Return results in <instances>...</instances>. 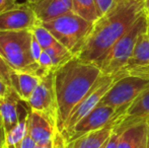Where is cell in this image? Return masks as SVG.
Listing matches in <instances>:
<instances>
[{"mask_svg":"<svg viewBox=\"0 0 149 148\" xmlns=\"http://www.w3.org/2000/svg\"><path fill=\"white\" fill-rule=\"evenodd\" d=\"M8 88H9V85H7V83L5 81H3L0 78V99H2L6 94Z\"/></svg>","mask_w":149,"mask_h":148,"instance_id":"obj_28","label":"cell"},{"mask_svg":"<svg viewBox=\"0 0 149 148\" xmlns=\"http://www.w3.org/2000/svg\"><path fill=\"white\" fill-rule=\"evenodd\" d=\"M148 15H149V14H148Z\"/></svg>","mask_w":149,"mask_h":148,"instance_id":"obj_36","label":"cell"},{"mask_svg":"<svg viewBox=\"0 0 149 148\" xmlns=\"http://www.w3.org/2000/svg\"><path fill=\"white\" fill-rule=\"evenodd\" d=\"M145 11L143 0H114L112 7L93 22L76 57L95 64Z\"/></svg>","mask_w":149,"mask_h":148,"instance_id":"obj_1","label":"cell"},{"mask_svg":"<svg viewBox=\"0 0 149 148\" xmlns=\"http://www.w3.org/2000/svg\"><path fill=\"white\" fill-rule=\"evenodd\" d=\"M43 52H44V49L39 44V42H38L33 36V42H31V53H33V59L36 60L37 63H38V61H39L40 57H41V55H42Z\"/></svg>","mask_w":149,"mask_h":148,"instance_id":"obj_25","label":"cell"},{"mask_svg":"<svg viewBox=\"0 0 149 148\" xmlns=\"http://www.w3.org/2000/svg\"><path fill=\"white\" fill-rule=\"evenodd\" d=\"M40 22L35 10L28 3H18L0 13V31H31Z\"/></svg>","mask_w":149,"mask_h":148,"instance_id":"obj_10","label":"cell"},{"mask_svg":"<svg viewBox=\"0 0 149 148\" xmlns=\"http://www.w3.org/2000/svg\"><path fill=\"white\" fill-rule=\"evenodd\" d=\"M28 115L29 109H26L22 112L17 124L9 132L5 133L3 148H15L28 135Z\"/></svg>","mask_w":149,"mask_h":148,"instance_id":"obj_19","label":"cell"},{"mask_svg":"<svg viewBox=\"0 0 149 148\" xmlns=\"http://www.w3.org/2000/svg\"><path fill=\"white\" fill-rule=\"evenodd\" d=\"M122 77H125V75L122 72H118L116 74L100 75V78L96 80L94 85L91 87V89L87 92V94L79 101L78 105L71 112L70 116L68 117L62 131H61L63 136L66 137L71 132V130L74 128L75 125L102 101L106 93L111 89V87Z\"/></svg>","mask_w":149,"mask_h":148,"instance_id":"obj_6","label":"cell"},{"mask_svg":"<svg viewBox=\"0 0 149 148\" xmlns=\"http://www.w3.org/2000/svg\"><path fill=\"white\" fill-rule=\"evenodd\" d=\"M143 1H144V0H143Z\"/></svg>","mask_w":149,"mask_h":148,"instance_id":"obj_37","label":"cell"},{"mask_svg":"<svg viewBox=\"0 0 149 148\" xmlns=\"http://www.w3.org/2000/svg\"><path fill=\"white\" fill-rule=\"evenodd\" d=\"M148 24L149 15L145 11L140 15L130 30L96 61L95 65L100 67L102 74H116L127 65L132 57L138 38Z\"/></svg>","mask_w":149,"mask_h":148,"instance_id":"obj_4","label":"cell"},{"mask_svg":"<svg viewBox=\"0 0 149 148\" xmlns=\"http://www.w3.org/2000/svg\"><path fill=\"white\" fill-rule=\"evenodd\" d=\"M120 72L125 76L149 78V24L140 34L132 57Z\"/></svg>","mask_w":149,"mask_h":148,"instance_id":"obj_11","label":"cell"},{"mask_svg":"<svg viewBox=\"0 0 149 148\" xmlns=\"http://www.w3.org/2000/svg\"><path fill=\"white\" fill-rule=\"evenodd\" d=\"M31 33H33V38L39 42V44L42 46V48L44 50L48 49V48L52 47V46H54L55 44L58 43L57 40L51 34V32L48 28H46L42 24V22H40L38 26H36L31 30Z\"/></svg>","mask_w":149,"mask_h":148,"instance_id":"obj_22","label":"cell"},{"mask_svg":"<svg viewBox=\"0 0 149 148\" xmlns=\"http://www.w3.org/2000/svg\"><path fill=\"white\" fill-rule=\"evenodd\" d=\"M33 9L40 22H46L73 11V3L72 0H46Z\"/></svg>","mask_w":149,"mask_h":148,"instance_id":"obj_18","label":"cell"},{"mask_svg":"<svg viewBox=\"0 0 149 148\" xmlns=\"http://www.w3.org/2000/svg\"><path fill=\"white\" fill-rule=\"evenodd\" d=\"M117 148H147V124L142 122L120 134Z\"/></svg>","mask_w":149,"mask_h":148,"instance_id":"obj_17","label":"cell"},{"mask_svg":"<svg viewBox=\"0 0 149 148\" xmlns=\"http://www.w3.org/2000/svg\"><path fill=\"white\" fill-rule=\"evenodd\" d=\"M129 106H124L120 109H115L110 105L100 101L93 110H91L84 118H82L71 132L65 137L66 142L75 140L84 134L100 130L115 122H122Z\"/></svg>","mask_w":149,"mask_h":148,"instance_id":"obj_7","label":"cell"},{"mask_svg":"<svg viewBox=\"0 0 149 148\" xmlns=\"http://www.w3.org/2000/svg\"><path fill=\"white\" fill-rule=\"evenodd\" d=\"M41 76L33 72H24L12 70L10 74V86L14 89L19 99L26 103L39 85Z\"/></svg>","mask_w":149,"mask_h":148,"instance_id":"obj_15","label":"cell"},{"mask_svg":"<svg viewBox=\"0 0 149 148\" xmlns=\"http://www.w3.org/2000/svg\"><path fill=\"white\" fill-rule=\"evenodd\" d=\"M46 0H26V3L29 4V5H31L33 8L37 7L38 5H40V4L44 3Z\"/></svg>","mask_w":149,"mask_h":148,"instance_id":"obj_29","label":"cell"},{"mask_svg":"<svg viewBox=\"0 0 149 148\" xmlns=\"http://www.w3.org/2000/svg\"><path fill=\"white\" fill-rule=\"evenodd\" d=\"M147 91H149V78L125 76L115 82L102 99V103L120 109L124 106H130Z\"/></svg>","mask_w":149,"mask_h":148,"instance_id":"obj_8","label":"cell"},{"mask_svg":"<svg viewBox=\"0 0 149 148\" xmlns=\"http://www.w3.org/2000/svg\"><path fill=\"white\" fill-rule=\"evenodd\" d=\"M22 101L11 86H9L6 94L0 99V117L4 133L9 132L19 121L24 109L20 106Z\"/></svg>","mask_w":149,"mask_h":148,"instance_id":"obj_13","label":"cell"},{"mask_svg":"<svg viewBox=\"0 0 149 148\" xmlns=\"http://www.w3.org/2000/svg\"><path fill=\"white\" fill-rule=\"evenodd\" d=\"M45 51L52 58L54 69H57L58 67H60L61 65L66 63L67 61H69L74 56L68 49H66L59 42L57 44H55L54 46H52V47L45 49Z\"/></svg>","mask_w":149,"mask_h":148,"instance_id":"obj_21","label":"cell"},{"mask_svg":"<svg viewBox=\"0 0 149 148\" xmlns=\"http://www.w3.org/2000/svg\"><path fill=\"white\" fill-rule=\"evenodd\" d=\"M3 145H4V144H3ZM1 148H3V146H2V147H1Z\"/></svg>","mask_w":149,"mask_h":148,"instance_id":"obj_35","label":"cell"},{"mask_svg":"<svg viewBox=\"0 0 149 148\" xmlns=\"http://www.w3.org/2000/svg\"><path fill=\"white\" fill-rule=\"evenodd\" d=\"M26 104L31 110L47 116L57 128L58 109L54 87V70L42 75L39 85Z\"/></svg>","mask_w":149,"mask_h":148,"instance_id":"obj_9","label":"cell"},{"mask_svg":"<svg viewBox=\"0 0 149 148\" xmlns=\"http://www.w3.org/2000/svg\"><path fill=\"white\" fill-rule=\"evenodd\" d=\"M56 126L47 116L29 108L28 115V134L37 144L53 143Z\"/></svg>","mask_w":149,"mask_h":148,"instance_id":"obj_12","label":"cell"},{"mask_svg":"<svg viewBox=\"0 0 149 148\" xmlns=\"http://www.w3.org/2000/svg\"><path fill=\"white\" fill-rule=\"evenodd\" d=\"M3 127H2V120H1V117H0V129H2Z\"/></svg>","mask_w":149,"mask_h":148,"instance_id":"obj_33","label":"cell"},{"mask_svg":"<svg viewBox=\"0 0 149 148\" xmlns=\"http://www.w3.org/2000/svg\"><path fill=\"white\" fill-rule=\"evenodd\" d=\"M147 119H149V91L140 95L129 106L123 121L115 130L122 133L129 127L146 122Z\"/></svg>","mask_w":149,"mask_h":148,"instance_id":"obj_14","label":"cell"},{"mask_svg":"<svg viewBox=\"0 0 149 148\" xmlns=\"http://www.w3.org/2000/svg\"><path fill=\"white\" fill-rule=\"evenodd\" d=\"M16 0H0V13L8 9H11L14 6L17 5Z\"/></svg>","mask_w":149,"mask_h":148,"instance_id":"obj_27","label":"cell"},{"mask_svg":"<svg viewBox=\"0 0 149 148\" xmlns=\"http://www.w3.org/2000/svg\"><path fill=\"white\" fill-rule=\"evenodd\" d=\"M144 5H145V10L149 14V0H144Z\"/></svg>","mask_w":149,"mask_h":148,"instance_id":"obj_32","label":"cell"},{"mask_svg":"<svg viewBox=\"0 0 149 148\" xmlns=\"http://www.w3.org/2000/svg\"><path fill=\"white\" fill-rule=\"evenodd\" d=\"M121 122H115L100 130L89 132L75 140L66 142V148H100Z\"/></svg>","mask_w":149,"mask_h":148,"instance_id":"obj_16","label":"cell"},{"mask_svg":"<svg viewBox=\"0 0 149 148\" xmlns=\"http://www.w3.org/2000/svg\"><path fill=\"white\" fill-rule=\"evenodd\" d=\"M12 69L8 66V64L4 61V59L0 55V78L7 83L10 86V74Z\"/></svg>","mask_w":149,"mask_h":148,"instance_id":"obj_23","label":"cell"},{"mask_svg":"<svg viewBox=\"0 0 149 148\" xmlns=\"http://www.w3.org/2000/svg\"><path fill=\"white\" fill-rule=\"evenodd\" d=\"M53 148H66V139L59 130H56L53 139Z\"/></svg>","mask_w":149,"mask_h":148,"instance_id":"obj_26","label":"cell"},{"mask_svg":"<svg viewBox=\"0 0 149 148\" xmlns=\"http://www.w3.org/2000/svg\"><path fill=\"white\" fill-rule=\"evenodd\" d=\"M51 32L54 38L68 49L74 56L77 55L86 40L93 24L70 11L50 22H42Z\"/></svg>","mask_w":149,"mask_h":148,"instance_id":"obj_5","label":"cell"},{"mask_svg":"<svg viewBox=\"0 0 149 148\" xmlns=\"http://www.w3.org/2000/svg\"><path fill=\"white\" fill-rule=\"evenodd\" d=\"M31 31H0V55L12 70L33 72L41 76L31 53Z\"/></svg>","mask_w":149,"mask_h":148,"instance_id":"obj_3","label":"cell"},{"mask_svg":"<svg viewBox=\"0 0 149 148\" xmlns=\"http://www.w3.org/2000/svg\"><path fill=\"white\" fill-rule=\"evenodd\" d=\"M146 124H147V148H149V119L146 120Z\"/></svg>","mask_w":149,"mask_h":148,"instance_id":"obj_31","label":"cell"},{"mask_svg":"<svg viewBox=\"0 0 149 148\" xmlns=\"http://www.w3.org/2000/svg\"><path fill=\"white\" fill-rule=\"evenodd\" d=\"M114 0H95L96 8H97V12L100 14V17L104 15L111 7H112Z\"/></svg>","mask_w":149,"mask_h":148,"instance_id":"obj_24","label":"cell"},{"mask_svg":"<svg viewBox=\"0 0 149 148\" xmlns=\"http://www.w3.org/2000/svg\"><path fill=\"white\" fill-rule=\"evenodd\" d=\"M109 139H110V138H109ZM107 142H108V141H107ZM107 142H106V143H104V145H102V147H100V148H104V147H106V145H107Z\"/></svg>","mask_w":149,"mask_h":148,"instance_id":"obj_34","label":"cell"},{"mask_svg":"<svg viewBox=\"0 0 149 148\" xmlns=\"http://www.w3.org/2000/svg\"><path fill=\"white\" fill-rule=\"evenodd\" d=\"M35 148H53V143H50V144H37Z\"/></svg>","mask_w":149,"mask_h":148,"instance_id":"obj_30","label":"cell"},{"mask_svg":"<svg viewBox=\"0 0 149 148\" xmlns=\"http://www.w3.org/2000/svg\"><path fill=\"white\" fill-rule=\"evenodd\" d=\"M102 74L98 66L73 56L54 70V87L58 109L57 130L62 131L71 112L87 94Z\"/></svg>","mask_w":149,"mask_h":148,"instance_id":"obj_2","label":"cell"},{"mask_svg":"<svg viewBox=\"0 0 149 148\" xmlns=\"http://www.w3.org/2000/svg\"><path fill=\"white\" fill-rule=\"evenodd\" d=\"M73 12L90 22H95L100 18L95 0H72Z\"/></svg>","mask_w":149,"mask_h":148,"instance_id":"obj_20","label":"cell"}]
</instances>
